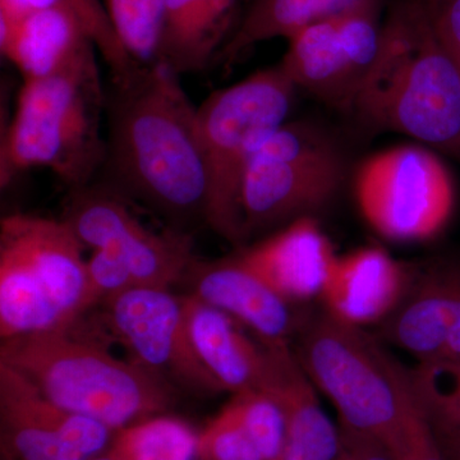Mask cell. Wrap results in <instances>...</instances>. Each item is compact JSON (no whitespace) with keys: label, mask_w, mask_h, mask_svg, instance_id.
<instances>
[{"label":"cell","mask_w":460,"mask_h":460,"mask_svg":"<svg viewBox=\"0 0 460 460\" xmlns=\"http://www.w3.org/2000/svg\"><path fill=\"white\" fill-rule=\"evenodd\" d=\"M426 417H428L438 440L440 438L445 445L459 440L460 399Z\"/></svg>","instance_id":"33"},{"label":"cell","mask_w":460,"mask_h":460,"mask_svg":"<svg viewBox=\"0 0 460 460\" xmlns=\"http://www.w3.org/2000/svg\"><path fill=\"white\" fill-rule=\"evenodd\" d=\"M370 0H248L237 29L217 60L230 66L260 42L283 38L321 21L361 7Z\"/></svg>","instance_id":"22"},{"label":"cell","mask_w":460,"mask_h":460,"mask_svg":"<svg viewBox=\"0 0 460 460\" xmlns=\"http://www.w3.org/2000/svg\"><path fill=\"white\" fill-rule=\"evenodd\" d=\"M411 269L377 246L335 257L320 298L337 319L362 326L383 323L411 286Z\"/></svg>","instance_id":"16"},{"label":"cell","mask_w":460,"mask_h":460,"mask_svg":"<svg viewBox=\"0 0 460 460\" xmlns=\"http://www.w3.org/2000/svg\"><path fill=\"white\" fill-rule=\"evenodd\" d=\"M84 246L107 250L131 274L136 287L169 289L195 262L189 233L146 228L114 190L93 184L74 190L65 217Z\"/></svg>","instance_id":"10"},{"label":"cell","mask_w":460,"mask_h":460,"mask_svg":"<svg viewBox=\"0 0 460 460\" xmlns=\"http://www.w3.org/2000/svg\"><path fill=\"white\" fill-rule=\"evenodd\" d=\"M198 459L265 460L229 402L199 432Z\"/></svg>","instance_id":"27"},{"label":"cell","mask_w":460,"mask_h":460,"mask_svg":"<svg viewBox=\"0 0 460 460\" xmlns=\"http://www.w3.org/2000/svg\"><path fill=\"white\" fill-rule=\"evenodd\" d=\"M456 60H458V63H459V66H460V60L459 59H456Z\"/></svg>","instance_id":"39"},{"label":"cell","mask_w":460,"mask_h":460,"mask_svg":"<svg viewBox=\"0 0 460 460\" xmlns=\"http://www.w3.org/2000/svg\"><path fill=\"white\" fill-rule=\"evenodd\" d=\"M252 436L265 460H283L288 431L286 417L277 402L262 390H248L229 401Z\"/></svg>","instance_id":"25"},{"label":"cell","mask_w":460,"mask_h":460,"mask_svg":"<svg viewBox=\"0 0 460 460\" xmlns=\"http://www.w3.org/2000/svg\"><path fill=\"white\" fill-rule=\"evenodd\" d=\"M295 353L314 386L337 408L341 426L381 444L417 401L408 368L361 326L328 311L305 321Z\"/></svg>","instance_id":"5"},{"label":"cell","mask_w":460,"mask_h":460,"mask_svg":"<svg viewBox=\"0 0 460 460\" xmlns=\"http://www.w3.org/2000/svg\"><path fill=\"white\" fill-rule=\"evenodd\" d=\"M408 375L426 416L460 399V358L420 362Z\"/></svg>","instance_id":"28"},{"label":"cell","mask_w":460,"mask_h":460,"mask_svg":"<svg viewBox=\"0 0 460 460\" xmlns=\"http://www.w3.org/2000/svg\"><path fill=\"white\" fill-rule=\"evenodd\" d=\"M263 345L259 390L279 404L286 417L287 443L328 460H343L341 432L321 407L314 384L290 344Z\"/></svg>","instance_id":"20"},{"label":"cell","mask_w":460,"mask_h":460,"mask_svg":"<svg viewBox=\"0 0 460 460\" xmlns=\"http://www.w3.org/2000/svg\"><path fill=\"white\" fill-rule=\"evenodd\" d=\"M93 39L100 57L111 71V83H122L140 65L132 59L115 31L102 0H66Z\"/></svg>","instance_id":"26"},{"label":"cell","mask_w":460,"mask_h":460,"mask_svg":"<svg viewBox=\"0 0 460 460\" xmlns=\"http://www.w3.org/2000/svg\"><path fill=\"white\" fill-rule=\"evenodd\" d=\"M353 114L460 159V66L420 0H405L383 26Z\"/></svg>","instance_id":"2"},{"label":"cell","mask_w":460,"mask_h":460,"mask_svg":"<svg viewBox=\"0 0 460 460\" xmlns=\"http://www.w3.org/2000/svg\"><path fill=\"white\" fill-rule=\"evenodd\" d=\"M71 328L5 339L0 363L22 375L48 401L117 432L163 414L175 402L171 383Z\"/></svg>","instance_id":"4"},{"label":"cell","mask_w":460,"mask_h":460,"mask_svg":"<svg viewBox=\"0 0 460 460\" xmlns=\"http://www.w3.org/2000/svg\"><path fill=\"white\" fill-rule=\"evenodd\" d=\"M460 358V317L456 328L450 332L447 343L434 361H449V359ZM432 362V361H429Z\"/></svg>","instance_id":"35"},{"label":"cell","mask_w":460,"mask_h":460,"mask_svg":"<svg viewBox=\"0 0 460 460\" xmlns=\"http://www.w3.org/2000/svg\"><path fill=\"white\" fill-rule=\"evenodd\" d=\"M184 279L189 280L190 296L246 326L261 344H290V338L304 326L293 304L266 286L235 255L211 261L196 259Z\"/></svg>","instance_id":"14"},{"label":"cell","mask_w":460,"mask_h":460,"mask_svg":"<svg viewBox=\"0 0 460 460\" xmlns=\"http://www.w3.org/2000/svg\"><path fill=\"white\" fill-rule=\"evenodd\" d=\"M296 91L278 65L214 91L198 108L208 172L205 222L235 246L244 244L241 193L248 165L262 142L287 122Z\"/></svg>","instance_id":"6"},{"label":"cell","mask_w":460,"mask_h":460,"mask_svg":"<svg viewBox=\"0 0 460 460\" xmlns=\"http://www.w3.org/2000/svg\"><path fill=\"white\" fill-rule=\"evenodd\" d=\"M460 317V270L435 265L411 278L394 313L383 321L384 337L420 362L434 361Z\"/></svg>","instance_id":"17"},{"label":"cell","mask_w":460,"mask_h":460,"mask_svg":"<svg viewBox=\"0 0 460 460\" xmlns=\"http://www.w3.org/2000/svg\"><path fill=\"white\" fill-rule=\"evenodd\" d=\"M107 93L104 166L117 190L174 220L202 217L208 172L198 107L162 60L141 66Z\"/></svg>","instance_id":"1"},{"label":"cell","mask_w":460,"mask_h":460,"mask_svg":"<svg viewBox=\"0 0 460 460\" xmlns=\"http://www.w3.org/2000/svg\"><path fill=\"white\" fill-rule=\"evenodd\" d=\"M90 460H118V459H115L114 456H111V454H108L107 452H105L104 454H102V456H95V458H93Z\"/></svg>","instance_id":"38"},{"label":"cell","mask_w":460,"mask_h":460,"mask_svg":"<svg viewBox=\"0 0 460 460\" xmlns=\"http://www.w3.org/2000/svg\"><path fill=\"white\" fill-rule=\"evenodd\" d=\"M198 447L186 420L156 414L118 429L107 453L118 460H195Z\"/></svg>","instance_id":"23"},{"label":"cell","mask_w":460,"mask_h":460,"mask_svg":"<svg viewBox=\"0 0 460 460\" xmlns=\"http://www.w3.org/2000/svg\"><path fill=\"white\" fill-rule=\"evenodd\" d=\"M445 447H447V453H449L452 460H460V438L459 440L453 441V443L445 445Z\"/></svg>","instance_id":"37"},{"label":"cell","mask_w":460,"mask_h":460,"mask_svg":"<svg viewBox=\"0 0 460 460\" xmlns=\"http://www.w3.org/2000/svg\"><path fill=\"white\" fill-rule=\"evenodd\" d=\"M345 180L343 154L313 124L286 122L256 151L241 193L243 241L329 205Z\"/></svg>","instance_id":"7"},{"label":"cell","mask_w":460,"mask_h":460,"mask_svg":"<svg viewBox=\"0 0 460 460\" xmlns=\"http://www.w3.org/2000/svg\"><path fill=\"white\" fill-rule=\"evenodd\" d=\"M0 51L27 81L59 74L98 49L74 9L58 7L0 20Z\"/></svg>","instance_id":"18"},{"label":"cell","mask_w":460,"mask_h":460,"mask_svg":"<svg viewBox=\"0 0 460 460\" xmlns=\"http://www.w3.org/2000/svg\"><path fill=\"white\" fill-rule=\"evenodd\" d=\"M0 244L12 248L71 325L96 304L84 244L66 220L12 214L0 223Z\"/></svg>","instance_id":"12"},{"label":"cell","mask_w":460,"mask_h":460,"mask_svg":"<svg viewBox=\"0 0 460 460\" xmlns=\"http://www.w3.org/2000/svg\"><path fill=\"white\" fill-rule=\"evenodd\" d=\"M190 347L217 393L259 390L263 345L251 341L241 323L193 296H183Z\"/></svg>","instance_id":"19"},{"label":"cell","mask_w":460,"mask_h":460,"mask_svg":"<svg viewBox=\"0 0 460 460\" xmlns=\"http://www.w3.org/2000/svg\"><path fill=\"white\" fill-rule=\"evenodd\" d=\"M354 196L368 226L396 242L436 237L449 223L456 199L447 166L419 145L367 157L357 169Z\"/></svg>","instance_id":"8"},{"label":"cell","mask_w":460,"mask_h":460,"mask_svg":"<svg viewBox=\"0 0 460 460\" xmlns=\"http://www.w3.org/2000/svg\"><path fill=\"white\" fill-rule=\"evenodd\" d=\"M283 460H328L316 454L308 452L304 447L287 443L286 452H284Z\"/></svg>","instance_id":"36"},{"label":"cell","mask_w":460,"mask_h":460,"mask_svg":"<svg viewBox=\"0 0 460 460\" xmlns=\"http://www.w3.org/2000/svg\"><path fill=\"white\" fill-rule=\"evenodd\" d=\"M115 31L137 65L157 59L165 0H102Z\"/></svg>","instance_id":"24"},{"label":"cell","mask_w":460,"mask_h":460,"mask_svg":"<svg viewBox=\"0 0 460 460\" xmlns=\"http://www.w3.org/2000/svg\"><path fill=\"white\" fill-rule=\"evenodd\" d=\"M343 460H393L384 445L371 436L341 426Z\"/></svg>","instance_id":"32"},{"label":"cell","mask_w":460,"mask_h":460,"mask_svg":"<svg viewBox=\"0 0 460 460\" xmlns=\"http://www.w3.org/2000/svg\"><path fill=\"white\" fill-rule=\"evenodd\" d=\"M87 274L96 304L136 287L123 262L107 250H93L87 261Z\"/></svg>","instance_id":"30"},{"label":"cell","mask_w":460,"mask_h":460,"mask_svg":"<svg viewBox=\"0 0 460 460\" xmlns=\"http://www.w3.org/2000/svg\"><path fill=\"white\" fill-rule=\"evenodd\" d=\"M383 38L378 0L296 32L280 68L295 84L330 107L353 113L363 84L376 62Z\"/></svg>","instance_id":"9"},{"label":"cell","mask_w":460,"mask_h":460,"mask_svg":"<svg viewBox=\"0 0 460 460\" xmlns=\"http://www.w3.org/2000/svg\"><path fill=\"white\" fill-rule=\"evenodd\" d=\"M107 93L95 53L59 74L23 81L0 144V186L21 172L49 169L72 190L90 186L104 166Z\"/></svg>","instance_id":"3"},{"label":"cell","mask_w":460,"mask_h":460,"mask_svg":"<svg viewBox=\"0 0 460 460\" xmlns=\"http://www.w3.org/2000/svg\"><path fill=\"white\" fill-rule=\"evenodd\" d=\"M234 255L290 304L320 296L338 256L311 215L293 220L256 243L239 247Z\"/></svg>","instance_id":"15"},{"label":"cell","mask_w":460,"mask_h":460,"mask_svg":"<svg viewBox=\"0 0 460 460\" xmlns=\"http://www.w3.org/2000/svg\"><path fill=\"white\" fill-rule=\"evenodd\" d=\"M241 17V0H165L156 60L181 75L205 71Z\"/></svg>","instance_id":"21"},{"label":"cell","mask_w":460,"mask_h":460,"mask_svg":"<svg viewBox=\"0 0 460 460\" xmlns=\"http://www.w3.org/2000/svg\"><path fill=\"white\" fill-rule=\"evenodd\" d=\"M445 47L460 60V0H420Z\"/></svg>","instance_id":"31"},{"label":"cell","mask_w":460,"mask_h":460,"mask_svg":"<svg viewBox=\"0 0 460 460\" xmlns=\"http://www.w3.org/2000/svg\"><path fill=\"white\" fill-rule=\"evenodd\" d=\"M102 304L105 325L131 361L172 385L199 394L217 393L190 347L183 296L164 288L133 287Z\"/></svg>","instance_id":"11"},{"label":"cell","mask_w":460,"mask_h":460,"mask_svg":"<svg viewBox=\"0 0 460 460\" xmlns=\"http://www.w3.org/2000/svg\"><path fill=\"white\" fill-rule=\"evenodd\" d=\"M393 460H445L434 429L416 402L383 444Z\"/></svg>","instance_id":"29"},{"label":"cell","mask_w":460,"mask_h":460,"mask_svg":"<svg viewBox=\"0 0 460 460\" xmlns=\"http://www.w3.org/2000/svg\"><path fill=\"white\" fill-rule=\"evenodd\" d=\"M71 7L66 0H0V20L16 21L45 9Z\"/></svg>","instance_id":"34"},{"label":"cell","mask_w":460,"mask_h":460,"mask_svg":"<svg viewBox=\"0 0 460 460\" xmlns=\"http://www.w3.org/2000/svg\"><path fill=\"white\" fill-rule=\"evenodd\" d=\"M0 420L5 460H86L74 450L89 445L96 429L95 420L58 407L4 363Z\"/></svg>","instance_id":"13"}]
</instances>
